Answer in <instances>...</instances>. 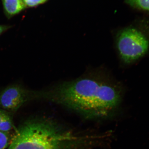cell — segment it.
I'll use <instances>...</instances> for the list:
<instances>
[{
  "label": "cell",
  "mask_w": 149,
  "mask_h": 149,
  "mask_svg": "<svg viewBox=\"0 0 149 149\" xmlns=\"http://www.w3.org/2000/svg\"><path fill=\"white\" fill-rule=\"evenodd\" d=\"M122 95L119 87L100 79L85 77L37 91L36 100L61 105L90 118H100L116 109Z\"/></svg>",
  "instance_id": "6da1fadb"
},
{
  "label": "cell",
  "mask_w": 149,
  "mask_h": 149,
  "mask_svg": "<svg viewBox=\"0 0 149 149\" xmlns=\"http://www.w3.org/2000/svg\"><path fill=\"white\" fill-rule=\"evenodd\" d=\"M15 131L7 149H77L87 140L43 118L28 119Z\"/></svg>",
  "instance_id": "7a4b0ae2"
},
{
  "label": "cell",
  "mask_w": 149,
  "mask_h": 149,
  "mask_svg": "<svg viewBox=\"0 0 149 149\" xmlns=\"http://www.w3.org/2000/svg\"><path fill=\"white\" fill-rule=\"evenodd\" d=\"M116 45L120 59L126 65L149 56V17H144L120 30Z\"/></svg>",
  "instance_id": "3957f363"
},
{
  "label": "cell",
  "mask_w": 149,
  "mask_h": 149,
  "mask_svg": "<svg viewBox=\"0 0 149 149\" xmlns=\"http://www.w3.org/2000/svg\"><path fill=\"white\" fill-rule=\"evenodd\" d=\"M36 92L19 84L8 86L0 92V108L15 112L27 102L36 100Z\"/></svg>",
  "instance_id": "277c9868"
},
{
  "label": "cell",
  "mask_w": 149,
  "mask_h": 149,
  "mask_svg": "<svg viewBox=\"0 0 149 149\" xmlns=\"http://www.w3.org/2000/svg\"><path fill=\"white\" fill-rule=\"evenodd\" d=\"M2 1L6 13L9 17L19 13L27 7L23 0H2Z\"/></svg>",
  "instance_id": "5b68a950"
},
{
  "label": "cell",
  "mask_w": 149,
  "mask_h": 149,
  "mask_svg": "<svg viewBox=\"0 0 149 149\" xmlns=\"http://www.w3.org/2000/svg\"><path fill=\"white\" fill-rule=\"evenodd\" d=\"M13 129H16L8 112L0 108V131L9 133Z\"/></svg>",
  "instance_id": "8992f818"
},
{
  "label": "cell",
  "mask_w": 149,
  "mask_h": 149,
  "mask_svg": "<svg viewBox=\"0 0 149 149\" xmlns=\"http://www.w3.org/2000/svg\"><path fill=\"white\" fill-rule=\"evenodd\" d=\"M131 7L145 13L149 17V0H125Z\"/></svg>",
  "instance_id": "52a82bcc"
},
{
  "label": "cell",
  "mask_w": 149,
  "mask_h": 149,
  "mask_svg": "<svg viewBox=\"0 0 149 149\" xmlns=\"http://www.w3.org/2000/svg\"><path fill=\"white\" fill-rule=\"evenodd\" d=\"M13 135L12 136L10 133L0 131V149H7L8 148Z\"/></svg>",
  "instance_id": "ba28073f"
},
{
  "label": "cell",
  "mask_w": 149,
  "mask_h": 149,
  "mask_svg": "<svg viewBox=\"0 0 149 149\" xmlns=\"http://www.w3.org/2000/svg\"><path fill=\"white\" fill-rule=\"evenodd\" d=\"M27 6L35 7L44 3L47 0H23Z\"/></svg>",
  "instance_id": "9c48e42d"
},
{
  "label": "cell",
  "mask_w": 149,
  "mask_h": 149,
  "mask_svg": "<svg viewBox=\"0 0 149 149\" xmlns=\"http://www.w3.org/2000/svg\"><path fill=\"white\" fill-rule=\"evenodd\" d=\"M10 26L7 25H0V35H1L3 32L8 29Z\"/></svg>",
  "instance_id": "30bf717a"
}]
</instances>
